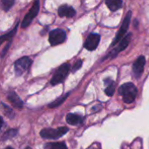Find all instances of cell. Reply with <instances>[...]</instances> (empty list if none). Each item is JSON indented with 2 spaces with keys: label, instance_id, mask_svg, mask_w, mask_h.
Masks as SVG:
<instances>
[{
  "label": "cell",
  "instance_id": "cell-1",
  "mask_svg": "<svg viewBox=\"0 0 149 149\" xmlns=\"http://www.w3.org/2000/svg\"><path fill=\"white\" fill-rule=\"evenodd\" d=\"M119 93L123 97L126 103H132L134 101L137 95V88L133 83H126L119 88Z\"/></svg>",
  "mask_w": 149,
  "mask_h": 149
},
{
  "label": "cell",
  "instance_id": "cell-2",
  "mask_svg": "<svg viewBox=\"0 0 149 149\" xmlns=\"http://www.w3.org/2000/svg\"><path fill=\"white\" fill-rule=\"evenodd\" d=\"M68 128L65 127H58L57 129H53V128H46L44 129L40 132V135L42 138L44 139H51V140H55V139H58L61 136H63L64 134H65L68 132Z\"/></svg>",
  "mask_w": 149,
  "mask_h": 149
},
{
  "label": "cell",
  "instance_id": "cell-3",
  "mask_svg": "<svg viewBox=\"0 0 149 149\" xmlns=\"http://www.w3.org/2000/svg\"><path fill=\"white\" fill-rule=\"evenodd\" d=\"M70 71V65L69 64H64L62 65L53 74L52 79H51V84L52 86L58 85L59 83H61L62 81H64V79L66 78V76L68 75Z\"/></svg>",
  "mask_w": 149,
  "mask_h": 149
},
{
  "label": "cell",
  "instance_id": "cell-4",
  "mask_svg": "<svg viewBox=\"0 0 149 149\" xmlns=\"http://www.w3.org/2000/svg\"><path fill=\"white\" fill-rule=\"evenodd\" d=\"M66 38V34L64 30L56 29L49 33V42L52 45H58L62 44Z\"/></svg>",
  "mask_w": 149,
  "mask_h": 149
},
{
  "label": "cell",
  "instance_id": "cell-5",
  "mask_svg": "<svg viewBox=\"0 0 149 149\" xmlns=\"http://www.w3.org/2000/svg\"><path fill=\"white\" fill-rule=\"evenodd\" d=\"M38 10H39V1L36 0L33 3V4H32L31 8L30 9V10L28 11V13L25 15V17H24L22 24H21V26L23 28H25L28 25H30V24L31 23L33 18L37 17V15L38 13Z\"/></svg>",
  "mask_w": 149,
  "mask_h": 149
},
{
  "label": "cell",
  "instance_id": "cell-6",
  "mask_svg": "<svg viewBox=\"0 0 149 149\" xmlns=\"http://www.w3.org/2000/svg\"><path fill=\"white\" fill-rule=\"evenodd\" d=\"M131 16H132V12L129 11L127 14V16H126V17H125V19H124V21H123V23H122V24H121V26L120 28V31H118L115 38L113 39V41L112 43V45H116L117 43H119L124 38V36H125V34H126L128 27H129V24H130V20H131Z\"/></svg>",
  "mask_w": 149,
  "mask_h": 149
},
{
  "label": "cell",
  "instance_id": "cell-7",
  "mask_svg": "<svg viewBox=\"0 0 149 149\" xmlns=\"http://www.w3.org/2000/svg\"><path fill=\"white\" fill-rule=\"evenodd\" d=\"M31 63V60L28 57H23V58L17 59L14 64L16 74L17 76H20L23 73H24L30 67Z\"/></svg>",
  "mask_w": 149,
  "mask_h": 149
},
{
  "label": "cell",
  "instance_id": "cell-8",
  "mask_svg": "<svg viewBox=\"0 0 149 149\" xmlns=\"http://www.w3.org/2000/svg\"><path fill=\"white\" fill-rule=\"evenodd\" d=\"M100 40V36L99 34H95V33L90 34L85 42V48L87 49L88 51L95 50L99 45Z\"/></svg>",
  "mask_w": 149,
  "mask_h": 149
},
{
  "label": "cell",
  "instance_id": "cell-9",
  "mask_svg": "<svg viewBox=\"0 0 149 149\" xmlns=\"http://www.w3.org/2000/svg\"><path fill=\"white\" fill-rule=\"evenodd\" d=\"M145 63H146V58H145L144 56H140L136 59V61L134 63L133 71H134V73L135 77L139 78L141 75V73L143 72V70H144Z\"/></svg>",
  "mask_w": 149,
  "mask_h": 149
},
{
  "label": "cell",
  "instance_id": "cell-10",
  "mask_svg": "<svg viewBox=\"0 0 149 149\" xmlns=\"http://www.w3.org/2000/svg\"><path fill=\"white\" fill-rule=\"evenodd\" d=\"M58 14L60 17H73L75 14H76V11L75 10L69 6V5H66V4H64V5H61L59 8H58Z\"/></svg>",
  "mask_w": 149,
  "mask_h": 149
},
{
  "label": "cell",
  "instance_id": "cell-11",
  "mask_svg": "<svg viewBox=\"0 0 149 149\" xmlns=\"http://www.w3.org/2000/svg\"><path fill=\"white\" fill-rule=\"evenodd\" d=\"M130 40H131V34H128V35L125 36V37L120 41L119 45L115 48V50L112 52V54H113V56H115V55H116L117 53H119L120 52L125 50V49L127 47V45H129Z\"/></svg>",
  "mask_w": 149,
  "mask_h": 149
},
{
  "label": "cell",
  "instance_id": "cell-12",
  "mask_svg": "<svg viewBox=\"0 0 149 149\" xmlns=\"http://www.w3.org/2000/svg\"><path fill=\"white\" fill-rule=\"evenodd\" d=\"M8 100H10V102L12 104V106H14L15 107H17V108H18V109H20V108H22L23 107V101H22V100L17 95V93H14V92H10L9 93H8Z\"/></svg>",
  "mask_w": 149,
  "mask_h": 149
},
{
  "label": "cell",
  "instance_id": "cell-13",
  "mask_svg": "<svg viewBox=\"0 0 149 149\" xmlns=\"http://www.w3.org/2000/svg\"><path fill=\"white\" fill-rule=\"evenodd\" d=\"M83 120V118L79 115L73 114V113H68L66 115V122L70 125L76 126L79 123H81Z\"/></svg>",
  "mask_w": 149,
  "mask_h": 149
},
{
  "label": "cell",
  "instance_id": "cell-14",
  "mask_svg": "<svg viewBox=\"0 0 149 149\" xmlns=\"http://www.w3.org/2000/svg\"><path fill=\"white\" fill-rule=\"evenodd\" d=\"M106 3L110 10L115 11L122 5V0H106Z\"/></svg>",
  "mask_w": 149,
  "mask_h": 149
},
{
  "label": "cell",
  "instance_id": "cell-15",
  "mask_svg": "<svg viewBox=\"0 0 149 149\" xmlns=\"http://www.w3.org/2000/svg\"><path fill=\"white\" fill-rule=\"evenodd\" d=\"M106 84H107V88H106V94L108 96H113L115 91V84L113 81L111 79H106Z\"/></svg>",
  "mask_w": 149,
  "mask_h": 149
},
{
  "label": "cell",
  "instance_id": "cell-16",
  "mask_svg": "<svg viewBox=\"0 0 149 149\" xmlns=\"http://www.w3.org/2000/svg\"><path fill=\"white\" fill-rule=\"evenodd\" d=\"M17 25L14 27V29L12 30V31H10V32H8V33H6V34H3V36H1L0 37V45L3 43V42H4V41H6V40H10L12 38H13V36L15 35V33L17 32Z\"/></svg>",
  "mask_w": 149,
  "mask_h": 149
},
{
  "label": "cell",
  "instance_id": "cell-17",
  "mask_svg": "<svg viewBox=\"0 0 149 149\" xmlns=\"http://www.w3.org/2000/svg\"><path fill=\"white\" fill-rule=\"evenodd\" d=\"M46 149H68L66 145L63 142H56V143H48L45 147Z\"/></svg>",
  "mask_w": 149,
  "mask_h": 149
},
{
  "label": "cell",
  "instance_id": "cell-18",
  "mask_svg": "<svg viewBox=\"0 0 149 149\" xmlns=\"http://www.w3.org/2000/svg\"><path fill=\"white\" fill-rule=\"evenodd\" d=\"M69 96V93H66L65 95H64V96H61L60 98H58V99H57L55 101H53L52 103H51V104H49V107H51V108H54V107H58V106H60L65 100H66V98Z\"/></svg>",
  "mask_w": 149,
  "mask_h": 149
},
{
  "label": "cell",
  "instance_id": "cell-19",
  "mask_svg": "<svg viewBox=\"0 0 149 149\" xmlns=\"http://www.w3.org/2000/svg\"><path fill=\"white\" fill-rule=\"evenodd\" d=\"M1 106H2V107H3V111L4 112V113H5L10 119H13L14 116H15V113H14V112L12 111V109L10 108L7 105H5V104H3V103H1Z\"/></svg>",
  "mask_w": 149,
  "mask_h": 149
},
{
  "label": "cell",
  "instance_id": "cell-20",
  "mask_svg": "<svg viewBox=\"0 0 149 149\" xmlns=\"http://www.w3.org/2000/svg\"><path fill=\"white\" fill-rule=\"evenodd\" d=\"M14 2L15 0H1V4L4 10H8L14 4Z\"/></svg>",
  "mask_w": 149,
  "mask_h": 149
},
{
  "label": "cell",
  "instance_id": "cell-21",
  "mask_svg": "<svg viewBox=\"0 0 149 149\" xmlns=\"http://www.w3.org/2000/svg\"><path fill=\"white\" fill-rule=\"evenodd\" d=\"M17 134V131L16 129H10V130H9L8 132H6V133L4 134L3 139H10V138H11V137H14Z\"/></svg>",
  "mask_w": 149,
  "mask_h": 149
},
{
  "label": "cell",
  "instance_id": "cell-22",
  "mask_svg": "<svg viewBox=\"0 0 149 149\" xmlns=\"http://www.w3.org/2000/svg\"><path fill=\"white\" fill-rule=\"evenodd\" d=\"M81 65H82V60H78L72 67V72H76L77 70H79L81 67Z\"/></svg>",
  "mask_w": 149,
  "mask_h": 149
},
{
  "label": "cell",
  "instance_id": "cell-23",
  "mask_svg": "<svg viewBox=\"0 0 149 149\" xmlns=\"http://www.w3.org/2000/svg\"><path fill=\"white\" fill-rule=\"evenodd\" d=\"M10 45V42L9 43V45H6V46L4 47V49H3V52H2V57H3V56H4V54H5V52L8 51V48H9Z\"/></svg>",
  "mask_w": 149,
  "mask_h": 149
},
{
  "label": "cell",
  "instance_id": "cell-24",
  "mask_svg": "<svg viewBox=\"0 0 149 149\" xmlns=\"http://www.w3.org/2000/svg\"><path fill=\"white\" fill-rule=\"evenodd\" d=\"M2 126H3V119L0 117V128L2 127Z\"/></svg>",
  "mask_w": 149,
  "mask_h": 149
},
{
  "label": "cell",
  "instance_id": "cell-25",
  "mask_svg": "<svg viewBox=\"0 0 149 149\" xmlns=\"http://www.w3.org/2000/svg\"><path fill=\"white\" fill-rule=\"evenodd\" d=\"M5 149H13V148H12L11 147H7V148H6Z\"/></svg>",
  "mask_w": 149,
  "mask_h": 149
},
{
  "label": "cell",
  "instance_id": "cell-26",
  "mask_svg": "<svg viewBox=\"0 0 149 149\" xmlns=\"http://www.w3.org/2000/svg\"><path fill=\"white\" fill-rule=\"evenodd\" d=\"M25 149H31V148L30 147H27V148H25Z\"/></svg>",
  "mask_w": 149,
  "mask_h": 149
}]
</instances>
